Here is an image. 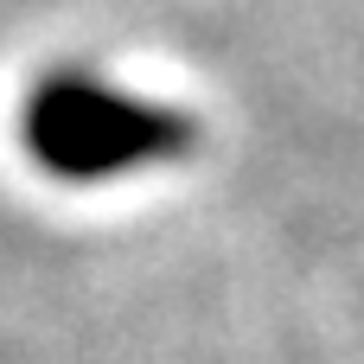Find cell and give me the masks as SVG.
I'll use <instances>...</instances> for the list:
<instances>
[{"mask_svg": "<svg viewBox=\"0 0 364 364\" xmlns=\"http://www.w3.org/2000/svg\"><path fill=\"white\" fill-rule=\"evenodd\" d=\"M186 141L192 134L179 109L122 96L90 77H51L26 102V147L58 179H115L141 160L179 154Z\"/></svg>", "mask_w": 364, "mask_h": 364, "instance_id": "1", "label": "cell"}]
</instances>
